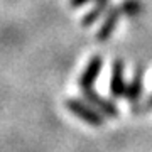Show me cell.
I'll return each instance as SVG.
<instances>
[{
  "instance_id": "6da1fadb",
  "label": "cell",
  "mask_w": 152,
  "mask_h": 152,
  "mask_svg": "<svg viewBox=\"0 0 152 152\" xmlns=\"http://www.w3.org/2000/svg\"><path fill=\"white\" fill-rule=\"evenodd\" d=\"M66 108L69 110L73 115H76L78 118H81L88 125L102 127L105 124L103 115L100 113L95 107H91L88 102H83V100H78V98H68L66 100Z\"/></svg>"
},
{
  "instance_id": "7a4b0ae2",
  "label": "cell",
  "mask_w": 152,
  "mask_h": 152,
  "mask_svg": "<svg viewBox=\"0 0 152 152\" xmlns=\"http://www.w3.org/2000/svg\"><path fill=\"white\" fill-rule=\"evenodd\" d=\"M81 95L83 98L86 100L88 103L91 105V107H95V108L100 112L102 115H105V117H110V118H117L120 115L118 112V107L112 102V100H107V98H103L102 95H98L93 88H88V90H81Z\"/></svg>"
},
{
  "instance_id": "3957f363",
  "label": "cell",
  "mask_w": 152,
  "mask_h": 152,
  "mask_svg": "<svg viewBox=\"0 0 152 152\" xmlns=\"http://www.w3.org/2000/svg\"><path fill=\"white\" fill-rule=\"evenodd\" d=\"M125 64L122 59H115L112 63V76H110V95L112 98L118 100V98H125V91H127V83H125Z\"/></svg>"
},
{
  "instance_id": "277c9868",
  "label": "cell",
  "mask_w": 152,
  "mask_h": 152,
  "mask_svg": "<svg viewBox=\"0 0 152 152\" xmlns=\"http://www.w3.org/2000/svg\"><path fill=\"white\" fill-rule=\"evenodd\" d=\"M144 75H145V68H144V66H137L130 83L127 85L125 100L130 102L132 107H134V105H139L142 95H144Z\"/></svg>"
},
{
  "instance_id": "5b68a950",
  "label": "cell",
  "mask_w": 152,
  "mask_h": 152,
  "mask_svg": "<svg viewBox=\"0 0 152 152\" xmlns=\"http://www.w3.org/2000/svg\"><path fill=\"white\" fill-rule=\"evenodd\" d=\"M102 68H103V58L102 56H93L91 59L88 61L86 68L83 69L81 76H80V88L81 90H88V88H93V83L96 81L98 75L102 73Z\"/></svg>"
},
{
  "instance_id": "8992f818",
  "label": "cell",
  "mask_w": 152,
  "mask_h": 152,
  "mask_svg": "<svg viewBox=\"0 0 152 152\" xmlns=\"http://www.w3.org/2000/svg\"><path fill=\"white\" fill-rule=\"evenodd\" d=\"M124 15L122 10H120V5L118 7H113V9H110L108 14L105 15V20L102 22V26L100 29L96 31V39L102 42V41H107V39L113 34L115 27H117V24H118L120 17Z\"/></svg>"
},
{
  "instance_id": "52a82bcc",
  "label": "cell",
  "mask_w": 152,
  "mask_h": 152,
  "mask_svg": "<svg viewBox=\"0 0 152 152\" xmlns=\"http://www.w3.org/2000/svg\"><path fill=\"white\" fill-rule=\"evenodd\" d=\"M108 9V0H96V5L93 7L91 10L88 12L86 15L81 19V26L83 27H88L100 19V17L105 14V10Z\"/></svg>"
},
{
  "instance_id": "ba28073f",
  "label": "cell",
  "mask_w": 152,
  "mask_h": 152,
  "mask_svg": "<svg viewBox=\"0 0 152 152\" xmlns=\"http://www.w3.org/2000/svg\"><path fill=\"white\" fill-rule=\"evenodd\" d=\"M142 4L139 0H124L122 2V5H120V10L122 14L127 17H137L139 14L142 12Z\"/></svg>"
},
{
  "instance_id": "9c48e42d",
  "label": "cell",
  "mask_w": 152,
  "mask_h": 152,
  "mask_svg": "<svg viewBox=\"0 0 152 152\" xmlns=\"http://www.w3.org/2000/svg\"><path fill=\"white\" fill-rule=\"evenodd\" d=\"M88 2H96V0H69V7L78 9V7L85 5V4H88Z\"/></svg>"
},
{
  "instance_id": "30bf717a",
  "label": "cell",
  "mask_w": 152,
  "mask_h": 152,
  "mask_svg": "<svg viewBox=\"0 0 152 152\" xmlns=\"http://www.w3.org/2000/svg\"><path fill=\"white\" fill-rule=\"evenodd\" d=\"M152 110V95L149 98H147V102H145V105H144V113H147V112H151Z\"/></svg>"
}]
</instances>
